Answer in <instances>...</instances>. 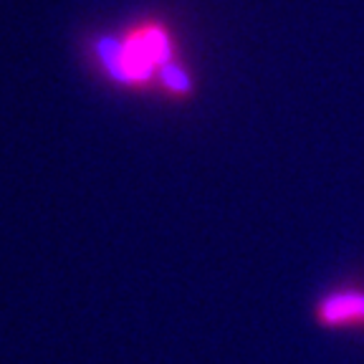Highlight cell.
<instances>
[{"label": "cell", "mask_w": 364, "mask_h": 364, "mask_svg": "<svg viewBox=\"0 0 364 364\" xmlns=\"http://www.w3.org/2000/svg\"><path fill=\"white\" fill-rule=\"evenodd\" d=\"M175 43L165 23L144 21L124 36H102L94 41V61L112 84L147 89L159 68L175 61Z\"/></svg>", "instance_id": "1"}, {"label": "cell", "mask_w": 364, "mask_h": 364, "mask_svg": "<svg viewBox=\"0 0 364 364\" xmlns=\"http://www.w3.org/2000/svg\"><path fill=\"white\" fill-rule=\"evenodd\" d=\"M311 318L324 331H364V286L334 284L314 299Z\"/></svg>", "instance_id": "2"}, {"label": "cell", "mask_w": 364, "mask_h": 364, "mask_svg": "<svg viewBox=\"0 0 364 364\" xmlns=\"http://www.w3.org/2000/svg\"><path fill=\"white\" fill-rule=\"evenodd\" d=\"M157 84L170 99H188L195 89L193 76L185 68V63H180V58H175V61H170L167 66L159 68Z\"/></svg>", "instance_id": "3"}]
</instances>
